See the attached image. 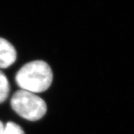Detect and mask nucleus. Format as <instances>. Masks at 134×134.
I'll use <instances>...</instances> for the list:
<instances>
[{
  "mask_svg": "<svg viewBox=\"0 0 134 134\" xmlns=\"http://www.w3.org/2000/svg\"><path fill=\"white\" fill-rule=\"evenodd\" d=\"M53 80L52 69L43 60H34L25 64L17 72L15 81L23 90L33 93L48 90Z\"/></svg>",
  "mask_w": 134,
  "mask_h": 134,
  "instance_id": "1",
  "label": "nucleus"
},
{
  "mask_svg": "<svg viewBox=\"0 0 134 134\" xmlns=\"http://www.w3.org/2000/svg\"><path fill=\"white\" fill-rule=\"evenodd\" d=\"M12 109L22 118L29 121H37L47 111L45 100L35 93L19 90L10 99Z\"/></svg>",
  "mask_w": 134,
  "mask_h": 134,
  "instance_id": "2",
  "label": "nucleus"
},
{
  "mask_svg": "<svg viewBox=\"0 0 134 134\" xmlns=\"http://www.w3.org/2000/svg\"><path fill=\"white\" fill-rule=\"evenodd\" d=\"M16 52L11 43L0 37V68L5 69L16 61Z\"/></svg>",
  "mask_w": 134,
  "mask_h": 134,
  "instance_id": "3",
  "label": "nucleus"
},
{
  "mask_svg": "<svg viewBox=\"0 0 134 134\" xmlns=\"http://www.w3.org/2000/svg\"><path fill=\"white\" fill-rule=\"evenodd\" d=\"M10 92V85L7 77L0 71V104L3 103L8 97Z\"/></svg>",
  "mask_w": 134,
  "mask_h": 134,
  "instance_id": "4",
  "label": "nucleus"
},
{
  "mask_svg": "<svg viewBox=\"0 0 134 134\" xmlns=\"http://www.w3.org/2000/svg\"><path fill=\"white\" fill-rule=\"evenodd\" d=\"M4 134H25L23 128L14 122L9 121L5 125Z\"/></svg>",
  "mask_w": 134,
  "mask_h": 134,
  "instance_id": "5",
  "label": "nucleus"
},
{
  "mask_svg": "<svg viewBox=\"0 0 134 134\" xmlns=\"http://www.w3.org/2000/svg\"><path fill=\"white\" fill-rule=\"evenodd\" d=\"M4 130H5V125L0 121V134H4Z\"/></svg>",
  "mask_w": 134,
  "mask_h": 134,
  "instance_id": "6",
  "label": "nucleus"
}]
</instances>
